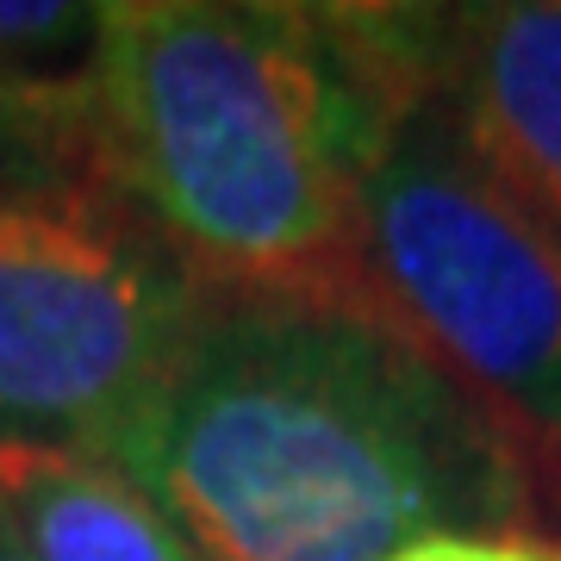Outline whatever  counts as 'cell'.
Segmentation results:
<instances>
[{
  "mask_svg": "<svg viewBox=\"0 0 561 561\" xmlns=\"http://www.w3.org/2000/svg\"><path fill=\"white\" fill-rule=\"evenodd\" d=\"M101 461L206 561H393L542 512L530 449L405 324L294 300H206Z\"/></svg>",
  "mask_w": 561,
  "mask_h": 561,
  "instance_id": "6da1fadb",
  "label": "cell"
},
{
  "mask_svg": "<svg viewBox=\"0 0 561 561\" xmlns=\"http://www.w3.org/2000/svg\"><path fill=\"white\" fill-rule=\"evenodd\" d=\"M88 88L106 175L206 300L393 319L362 219L393 138L331 69L312 7L113 0Z\"/></svg>",
  "mask_w": 561,
  "mask_h": 561,
  "instance_id": "7a4b0ae2",
  "label": "cell"
},
{
  "mask_svg": "<svg viewBox=\"0 0 561 561\" xmlns=\"http://www.w3.org/2000/svg\"><path fill=\"white\" fill-rule=\"evenodd\" d=\"M201 306L113 175L0 187V437L101 456L169 381Z\"/></svg>",
  "mask_w": 561,
  "mask_h": 561,
  "instance_id": "3957f363",
  "label": "cell"
},
{
  "mask_svg": "<svg viewBox=\"0 0 561 561\" xmlns=\"http://www.w3.org/2000/svg\"><path fill=\"white\" fill-rule=\"evenodd\" d=\"M368 262L393 319L542 468L561 461V231L419 113L362 175ZM542 493V486H537Z\"/></svg>",
  "mask_w": 561,
  "mask_h": 561,
  "instance_id": "277c9868",
  "label": "cell"
},
{
  "mask_svg": "<svg viewBox=\"0 0 561 561\" xmlns=\"http://www.w3.org/2000/svg\"><path fill=\"white\" fill-rule=\"evenodd\" d=\"M437 113L500 194L561 231V0L456 7Z\"/></svg>",
  "mask_w": 561,
  "mask_h": 561,
  "instance_id": "5b68a950",
  "label": "cell"
},
{
  "mask_svg": "<svg viewBox=\"0 0 561 561\" xmlns=\"http://www.w3.org/2000/svg\"><path fill=\"white\" fill-rule=\"evenodd\" d=\"M0 524L25 561H206L131 474L44 437H0Z\"/></svg>",
  "mask_w": 561,
  "mask_h": 561,
  "instance_id": "8992f818",
  "label": "cell"
},
{
  "mask_svg": "<svg viewBox=\"0 0 561 561\" xmlns=\"http://www.w3.org/2000/svg\"><path fill=\"white\" fill-rule=\"evenodd\" d=\"M101 7H69V0H0V101L25 81L62 76V50L94 44Z\"/></svg>",
  "mask_w": 561,
  "mask_h": 561,
  "instance_id": "52a82bcc",
  "label": "cell"
},
{
  "mask_svg": "<svg viewBox=\"0 0 561 561\" xmlns=\"http://www.w3.org/2000/svg\"><path fill=\"white\" fill-rule=\"evenodd\" d=\"M393 561H561V556L549 542H530V537H474V530H456V537L412 542Z\"/></svg>",
  "mask_w": 561,
  "mask_h": 561,
  "instance_id": "ba28073f",
  "label": "cell"
},
{
  "mask_svg": "<svg viewBox=\"0 0 561 561\" xmlns=\"http://www.w3.org/2000/svg\"><path fill=\"white\" fill-rule=\"evenodd\" d=\"M542 505H561V461H556V468H542Z\"/></svg>",
  "mask_w": 561,
  "mask_h": 561,
  "instance_id": "9c48e42d",
  "label": "cell"
},
{
  "mask_svg": "<svg viewBox=\"0 0 561 561\" xmlns=\"http://www.w3.org/2000/svg\"><path fill=\"white\" fill-rule=\"evenodd\" d=\"M0 561H25V549L13 537H7V524H0Z\"/></svg>",
  "mask_w": 561,
  "mask_h": 561,
  "instance_id": "30bf717a",
  "label": "cell"
},
{
  "mask_svg": "<svg viewBox=\"0 0 561 561\" xmlns=\"http://www.w3.org/2000/svg\"><path fill=\"white\" fill-rule=\"evenodd\" d=\"M556 556H561V542H556Z\"/></svg>",
  "mask_w": 561,
  "mask_h": 561,
  "instance_id": "8fae6325",
  "label": "cell"
}]
</instances>
